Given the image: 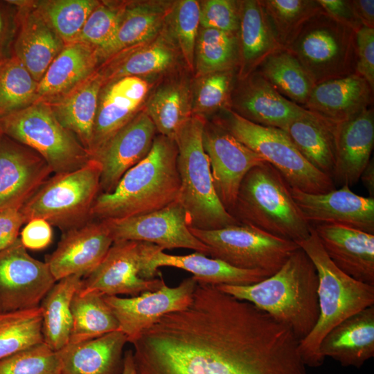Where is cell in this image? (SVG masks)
<instances>
[{
    "instance_id": "cell-1",
    "label": "cell",
    "mask_w": 374,
    "mask_h": 374,
    "mask_svg": "<svg viewBox=\"0 0 374 374\" xmlns=\"http://www.w3.org/2000/svg\"><path fill=\"white\" fill-rule=\"evenodd\" d=\"M137 374H307L299 340L252 303L197 282L133 341Z\"/></svg>"
},
{
    "instance_id": "cell-2",
    "label": "cell",
    "mask_w": 374,
    "mask_h": 374,
    "mask_svg": "<svg viewBox=\"0 0 374 374\" xmlns=\"http://www.w3.org/2000/svg\"><path fill=\"white\" fill-rule=\"evenodd\" d=\"M317 269L299 247L274 274L251 285H215L249 302L291 330L300 341L316 326L319 316Z\"/></svg>"
},
{
    "instance_id": "cell-3",
    "label": "cell",
    "mask_w": 374,
    "mask_h": 374,
    "mask_svg": "<svg viewBox=\"0 0 374 374\" xmlns=\"http://www.w3.org/2000/svg\"><path fill=\"white\" fill-rule=\"evenodd\" d=\"M173 139L155 136L145 158L129 169L114 190L100 193L91 219H121L160 210L178 200L180 180Z\"/></svg>"
},
{
    "instance_id": "cell-4",
    "label": "cell",
    "mask_w": 374,
    "mask_h": 374,
    "mask_svg": "<svg viewBox=\"0 0 374 374\" xmlns=\"http://www.w3.org/2000/svg\"><path fill=\"white\" fill-rule=\"evenodd\" d=\"M317 272L319 316L311 332L299 341L306 366L319 367L324 359L319 346L336 326L361 310L374 305V285L358 281L341 271L329 258L312 226L308 238L298 243Z\"/></svg>"
},
{
    "instance_id": "cell-5",
    "label": "cell",
    "mask_w": 374,
    "mask_h": 374,
    "mask_svg": "<svg viewBox=\"0 0 374 374\" xmlns=\"http://www.w3.org/2000/svg\"><path fill=\"white\" fill-rule=\"evenodd\" d=\"M292 187L271 164L251 168L243 178L231 214L241 224L299 243L312 226L295 202Z\"/></svg>"
},
{
    "instance_id": "cell-6",
    "label": "cell",
    "mask_w": 374,
    "mask_h": 374,
    "mask_svg": "<svg viewBox=\"0 0 374 374\" xmlns=\"http://www.w3.org/2000/svg\"><path fill=\"white\" fill-rule=\"evenodd\" d=\"M206 121L192 114L177 130L178 202L186 211L190 227L214 230L240 224L221 203L215 192L208 158L202 144Z\"/></svg>"
},
{
    "instance_id": "cell-7",
    "label": "cell",
    "mask_w": 374,
    "mask_h": 374,
    "mask_svg": "<svg viewBox=\"0 0 374 374\" xmlns=\"http://www.w3.org/2000/svg\"><path fill=\"white\" fill-rule=\"evenodd\" d=\"M222 114L215 122L274 167L292 188L308 193L335 189L332 179L310 164L283 130L253 123L230 109Z\"/></svg>"
},
{
    "instance_id": "cell-8",
    "label": "cell",
    "mask_w": 374,
    "mask_h": 374,
    "mask_svg": "<svg viewBox=\"0 0 374 374\" xmlns=\"http://www.w3.org/2000/svg\"><path fill=\"white\" fill-rule=\"evenodd\" d=\"M101 170L91 158L78 170L50 177L20 208L26 223L42 218L65 231L91 220L100 194Z\"/></svg>"
},
{
    "instance_id": "cell-9",
    "label": "cell",
    "mask_w": 374,
    "mask_h": 374,
    "mask_svg": "<svg viewBox=\"0 0 374 374\" xmlns=\"http://www.w3.org/2000/svg\"><path fill=\"white\" fill-rule=\"evenodd\" d=\"M3 134L33 149L53 174L78 170L92 158L78 139L57 120L48 104L36 101L0 119Z\"/></svg>"
},
{
    "instance_id": "cell-10",
    "label": "cell",
    "mask_w": 374,
    "mask_h": 374,
    "mask_svg": "<svg viewBox=\"0 0 374 374\" xmlns=\"http://www.w3.org/2000/svg\"><path fill=\"white\" fill-rule=\"evenodd\" d=\"M355 33L322 10L286 49L317 84L356 73Z\"/></svg>"
},
{
    "instance_id": "cell-11",
    "label": "cell",
    "mask_w": 374,
    "mask_h": 374,
    "mask_svg": "<svg viewBox=\"0 0 374 374\" xmlns=\"http://www.w3.org/2000/svg\"><path fill=\"white\" fill-rule=\"evenodd\" d=\"M189 229L208 247L211 258L236 268L262 271L270 275L300 247L294 242L241 223L214 230Z\"/></svg>"
},
{
    "instance_id": "cell-12",
    "label": "cell",
    "mask_w": 374,
    "mask_h": 374,
    "mask_svg": "<svg viewBox=\"0 0 374 374\" xmlns=\"http://www.w3.org/2000/svg\"><path fill=\"white\" fill-rule=\"evenodd\" d=\"M159 249L161 248L145 242H114L101 262L82 278L78 292H96L103 296H135L159 290L166 283L161 274L158 278L149 280L139 276L146 259Z\"/></svg>"
},
{
    "instance_id": "cell-13",
    "label": "cell",
    "mask_w": 374,
    "mask_h": 374,
    "mask_svg": "<svg viewBox=\"0 0 374 374\" xmlns=\"http://www.w3.org/2000/svg\"><path fill=\"white\" fill-rule=\"evenodd\" d=\"M114 242H145L162 250L177 248L208 255V248L190 231L188 215L178 201L149 213L104 220Z\"/></svg>"
},
{
    "instance_id": "cell-14",
    "label": "cell",
    "mask_w": 374,
    "mask_h": 374,
    "mask_svg": "<svg viewBox=\"0 0 374 374\" xmlns=\"http://www.w3.org/2000/svg\"><path fill=\"white\" fill-rule=\"evenodd\" d=\"M55 282L46 262L30 256L19 238L0 251V312L39 306Z\"/></svg>"
},
{
    "instance_id": "cell-15",
    "label": "cell",
    "mask_w": 374,
    "mask_h": 374,
    "mask_svg": "<svg viewBox=\"0 0 374 374\" xmlns=\"http://www.w3.org/2000/svg\"><path fill=\"white\" fill-rule=\"evenodd\" d=\"M202 144L209 160L215 192L231 213L246 174L266 161L217 122L206 121Z\"/></svg>"
},
{
    "instance_id": "cell-16",
    "label": "cell",
    "mask_w": 374,
    "mask_h": 374,
    "mask_svg": "<svg viewBox=\"0 0 374 374\" xmlns=\"http://www.w3.org/2000/svg\"><path fill=\"white\" fill-rule=\"evenodd\" d=\"M197 284V280L191 276L176 287L165 283L156 291L130 298L104 296V299L116 318L120 330L131 343L163 315L187 307L192 301Z\"/></svg>"
},
{
    "instance_id": "cell-17",
    "label": "cell",
    "mask_w": 374,
    "mask_h": 374,
    "mask_svg": "<svg viewBox=\"0 0 374 374\" xmlns=\"http://www.w3.org/2000/svg\"><path fill=\"white\" fill-rule=\"evenodd\" d=\"M113 242L105 220L91 219L65 231L45 262L56 281L72 275L84 278L101 262Z\"/></svg>"
},
{
    "instance_id": "cell-18",
    "label": "cell",
    "mask_w": 374,
    "mask_h": 374,
    "mask_svg": "<svg viewBox=\"0 0 374 374\" xmlns=\"http://www.w3.org/2000/svg\"><path fill=\"white\" fill-rule=\"evenodd\" d=\"M156 132L145 110L139 112L93 155L102 169L100 193L112 192L123 175L147 157Z\"/></svg>"
},
{
    "instance_id": "cell-19",
    "label": "cell",
    "mask_w": 374,
    "mask_h": 374,
    "mask_svg": "<svg viewBox=\"0 0 374 374\" xmlns=\"http://www.w3.org/2000/svg\"><path fill=\"white\" fill-rule=\"evenodd\" d=\"M52 173L37 152L3 134L0 139V211L20 209Z\"/></svg>"
},
{
    "instance_id": "cell-20",
    "label": "cell",
    "mask_w": 374,
    "mask_h": 374,
    "mask_svg": "<svg viewBox=\"0 0 374 374\" xmlns=\"http://www.w3.org/2000/svg\"><path fill=\"white\" fill-rule=\"evenodd\" d=\"M292 197L312 225L332 224L374 234V198L353 193L347 185L325 193L292 188Z\"/></svg>"
},
{
    "instance_id": "cell-21",
    "label": "cell",
    "mask_w": 374,
    "mask_h": 374,
    "mask_svg": "<svg viewBox=\"0 0 374 374\" xmlns=\"http://www.w3.org/2000/svg\"><path fill=\"white\" fill-rule=\"evenodd\" d=\"M233 89L229 109L260 125L285 130L307 112L279 93L256 70Z\"/></svg>"
},
{
    "instance_id": "cell-22",
    "label": "cell",
    "mask_w": 374,
    "mask_h": 374,
    "mask_svg": "<svg viewBox=\"0 0 374 374\" xmlns=\"http://www.w3.org/2000/svg\"><path fill=\"white\" fill-rule=\"evenodd\" d=\"M11 1L18 8L12 55L39 82L65 44L39 12L34 1Z\"/></svg>"
},
{
    "instance_id": "cell-23",
    "label": "cell",
    "mask_w": 374,
    "mask_h": 374,
    "mask_svg": "<svg viewBox=\"0 0 374 374\" xmlns=\"http://www.w3.org/2000/svg\"><path fill=\"white\" fill-rule=\"evenodd\" d=\"M148 91L147 82L137 76L121 78L103 87L93 130L91 157L139 112Z\"/></svg>"
},
{
    "instance_id": "cell-24",
    "label": "cell",
    "mask_w": 374,
    "mask_h": 374,
    "mask_svg": "<svg viewBox=\"0 0 374 374\" xmlns=\"http://www.w3.org/2000/svg\"><path fill=\"white\" fill-rule=\"evenodd\" d=\"M312 226L337 267L358 281L374 285V234L332 224Z\"/></svg>"
},
{
    "instance_id": "cell-25",
    "label": "cell",
    "mask_w": 374,
    "mask_h": 374,
    "mask_svg": "<svg viewBox=\"0 0 374 374\" xmlns=\"http://www.w3.org/2000/svg\"><path fill=\"white\" fill-rule=\"evenodd\" d=\"M373 91L355 73L315 84L303 108L336 125L372 107Z\"/></svg>"
},
{
    "instance_id": "cell-26",
    "label": "cell",
    "mask_w": 374,
    "mask_h": 374,
    "mask_svg": "<svg viewBox=\"0 0 374 374\" xmlns=\"http://www.w3.org/2000/svg\"><path fill=\"white\" fill-rule=\"evenodd\" d=\"M335 159L332 179L349 187L359 180L374 145V109L364 110L336 125Z\"/></svg>"
},
{
    "instance_id": "cell-27",
    "label": "cell",
    "mask_w": 374,
    "mask_h": 374,
    "mask_svg": "<svg viewBox=\"0 0 374 374\" xmlns=\"http://www.w3.org/2000/svg\"><path fill=\"white\" fill-rule=\"evenodd\" d=\"M161 267L181 269L191 273L198 282L213 285H251L271 276L262 271L236 268L199 252L177 256L166 253L161 249L154 251L145 262L139 276L145 280L154 278Z\"/></svg>"
},
{
    "instance_id": "cell-28",
    "label": "cell",
    "mask_w": 374,
    "mask_h": 374,
    "mask_svg": "<svg viewBox=\"0 0 374 374\" xmlns=\"http://www.w3.org/2000/svg\"><path fill=\"white\" fill-rule=\"evenodd\" d=\"M319 353L342 366L362 367L374 356V305L344 320L323 339Z\"/></svg>"
},
{
    "instance_id": "cell-29",
    "label": "cell",
    "mask_w": 374,
    "mask_h": 374,
    "mask_svg": "<svg viewBox=\"0 0 374 374\" xmlns=\"http://www.w3.org/2000/svg\"><path fill=\"white\" fill-rule=\"evenodd\" d=\"M128 342L121 330L75 344L57 351L61 374H121L123 348Z\"/></svg>"
},
{
    "instance_id": "cell-30",
    "label": "cell",
    "mask_w": 374,
    "mask_h": 374,
    "mask_svg": "<svg viewBox=\"0 0 374 374\" xmlns=\"http://www.w3.org/2000/svg\"><path fill=\"white\" fill-rule=\"evenodd\" d=\"M104 84L96 69L66 93L46 103L59 123L73 134L89 153L98 97Z\"/></svg>"
},
{
    "instance_id": "cell-31",
    "label": "cell",
    "mask_w": 374,
    "mask_h": 374,
    "mask_svg": "<svg viewBox=\"0 0 374 374\" xmlns=\"http://www.w3.org/2000/svg\"><path fill=\"white\" fill-rule=\"evenodd\" d=\"M100 60L98 49L73 42L64 45L38 82L37 100L51 102L89 76Z\"/></svg>"
},
{
    "instance_id": "cell-32",
    "label": "cell",
    "mask_w": 374,
    "mask_h": 374,
    "mask_svg": "<svg viewBox=\"0 0 374 374\" xmlns=\"http://www.w3.org/2000/svg\"><path fill=\"white\" fill-rule=\"evenodd\" d=\"M239 79L257 70L270 55L281 49L260 1H240Z\"/></svg>"
},
{
    "instance_id": "cell-33",
    "label": "cell",
    "mask_w": 374,
    "mask_h": 374,
    "mask_svg": "<svg viewBox=\"0 0 374 374\" xmlns=\"http://www.w3.org/2000/svg\"><path fill=\"white\" fill-rule=\"evenodd\" d=\"M335 126L307 110L283 130L303 157L331 179L335 159Z\"/></svg>"
},
{
    "instance_id": "cell-34",
    "label": "cell",
    "mask_w": 374,
    "mask_h": 374,
    "mask_svg": "<svg viewBox=\"0 0 374 374\" xmlns=\"http://www.w3.org/2000/svg\"><path fill=\"white\" fill-rule=\"evenodd\" d=\"M82 279L72 275L56 281L39 304L44 342L55 351L69 344L72 328L71 301Z\"/></svg>"
},
{
    "instance_id": "cell-35",
    "label": "cell",
    "mask_w": 374,
    "mask_h": 374,
    "mask_svg": "<svg viewBox=\"0 0 374 374\" xmlns=\"http://www.w3.org/2000/svg\"><path fill=\"white\" fill-rule=\"evenodd\" d=\"M166 14L165 4L161 3L126 4L114 37L99 53L100 60L150 40L158 33Z\"/></svg>"
},
{
    "instance_id": "cell-36",
    "label": "cell",
    "mask_w": 374,
    "mask_h": 374,
    "mask_svg": "<svg viewBox=\"0 0 374 374\" xmlns=\"http://www.w3.org/2000/svg\"><path fill=\"white\" fill-rule=\"evenodd\" d=\"M257 71L279 93L303 107L315 85L301 64L287 49L281 48L270 55Z\"/></svg>"
},
{
    "instance_id": "cell-37",
    "label": "cell",
    "mask_w": 374,
    "mask_h": 374,
    "mask_svg": "<svg viewBox=\"0 0 374 374\" xmlns=\"http://www.w3.org/2000/svg\"><path fill=\"white\" fill-rule=\"evenodd\" d=\"M110 57V62L97 68L105 84L127 76L141 78L163 71L172 65L175 54L168 45L157 42L135 51L132 48L125 49Z\"/></svg>"
},
{
    "instance_id": "cell-38",
    "label": "cell",
    "mask_w": 374,
    "mask_h": 374,
    "mask_svg": "<svg viewBox=\"0 0 374 374\" xmlns=\"http://www.w3.org/2000/svg\"><path fill=\"white\" fill-rule=\"evenodd\" d=\"M72 328L69 344L90 340L120 330L119 323L106 303L104 296L96 292L74 295L71 305Z\"/></svg>"
},
{
    "instance_id": "cell-39",
    "label": "cell",
    "mask_w": 374,
    "mask_h": 374,
    "mask_svg": "<svg viewBox=\"0 0 374 374\" xmlns=\"http://www.w3.org/2000/svg\"><path fill=\"white\" fill-rule=\"evenodd\" d=\"M145 112L160 135L174 139L178 128L192 116L188 85L172 82L160 87L150 98Z\"/></svg>"
},
{
    "instance_id": "cell-40",
    "label": "cell",
    "mask_w": 374,
    "mask_h": 374,
    "mask_svg": "<svg viewBox=\"0 0 374 374\" xmlns=\"http://www.w3.org/2000/svg\"><path fill=\"white\" fill-rule=\"evenodd\" d=\"M195 56L197 74L201 76L236 69L240 64L238 33L202 28Z\"/></svg>"
},
{
    "instance_id": "cell-41",
    "label": "cell",
    "mask_w": 374,
    "mask_h": 374,
    "mask_svg": "<svg viewBox=\"0 0 374 374\" xmlns=\"http://www.w3.org/2000/svg\"><path fill=\"white\" fill-rule=\"evenodd\" d=\"M273 33L282 48H287L305 24L323 10L317 0H262Z\"/></svg>"
},
{
    "instance_id": "cell-42",
    "label": "cell",
    "mask_w": 374,
    "mask_h": 374,
    "mask_svg": "<svg viewBox=\"0 0 374 374\" xmlns=\"http://www.w3.org/2000/svg\"><path fill=\"white\" fill-rule=\"evenodd\" d=\"M42 342L39 306L0 312V360Z\"/></svg>"
},
{
    "instance_id": "cell-43",
    "label": "cell",
    "mask_w": 374,
    "mask_h": 374,
    "mask_svg": "<svg viewBox=\"0 0 374 374\" xmlns=\"http://www.w3.org/2000/svg\"><path fill=\"white\" fill-rule=\"evenodd\" d=\"M38 82L15 56L0 64V119L37 100Z\"/></svg>"
},
{
    "instance_id": "cell-44",
    "label": "cell",
    "mask_w": 374,
    "mask_h": 374,
    "mask_svg": "<svg viewBox=\"0 0 374 374\" xmlns=\"http://www.w3.org/2000/svg\"><path fill=\"white\" fill-rule=\"evenodd\" d=\"M34 3L46 21L66 44L76 40L99 1L47 0L34 1Z\"/></svg>"
},
{
    "instance_id": "cell-45",
    "label": "cell",
    "mask_w": 374,
    "mask_h": 374,
    "mask_svg": "<svg viewBox=\"0 0 374 374\" xmlns=\"http://www.w3.org/2000/svg\"><path fill=\"white\" fill-rule=\"evenodd\" d=\"M235 75V69L202 76L191 98L192 114L194 113L203 116L218 110L229 109Z\"/></svg>"
},
{
    "instance_id": "cell-46",
    "label": "cell",
    "mask_w": 374,
    "mask_h": 374,
    "mask_svg": "<svg viewBox=\"0 0 374 374\" xmlns=\"http://www.w3.org/2000/svg\"><path fill=\"white\" fill-rule=\"evenodd\" d=\"M125 6V3L99 1L75 42L96 48L99 54L114 37Z\"/></svg>"
},
{
    "instance_id": "cell-47",
    "label": "cell",
    "mask_w": 374,
    "mask_h": 374,
    "mask_svg": "<svg viewBox=\"0 0 374 374\" xmlns=\"http://www.w3.org/2000/svg\"><path fill=\"white\" fill-rule=\"evenodd\" d=\"M57 351L44 342L0 360V374H61Z\"/></svg>"
},
{
    "instance_id": "cell-48",
    "label": "cell",
    "mask_w": 374,
    "mask_h": 374,
    "mask_svg": "<svg viewBox=\"0 0 374 374\" xmlns=\"http://www.w3.org/2000/svg\"><path fill=\"white\" fill-rule=\"evenodd\" d=\"M173 30L184 61L190 69L195 64V46L199 25V3L180 1L173 13Z\"/></svg>"
},
{
    "instance_id": "cell-49",
    "label": "cell",
    "mask_w": 374,
    "mask_h": 374,
    "mask_svg": "<svg viewBox=\"0 0 374 374\" xmlns=\"http://www.w3.org/2000/svg\"><path fill=\"white\" fill-rule=\"evenodd\" d=\"M199 24L211 28L238 33L240 1L207 0L199 3Z\"/></svg>"
},
{
    "instance_id": "cell-50",
    "label": "cell",
    "mask_w": 374,
    "mask_h": 374,
    "mask_svg": "<svg viewBox=\"0 0 374 374\" xmlns=\"http://www.w3.org/2000/svg\"><path fill=\"white\" fill-rule=\"evenodd\" d=\"M356 73L374 90V28L362 26L355 33Z\"/></svg>"
},
{
    "instance_id": "cell-51",
    "label": "cell",
    "mask_w": 374,
    "mask_h": 374,
    "mask_svg": "<svg viewBox=\"0 0 374 374\" xmlns=\"http://www.w3.org/2000/svg\"><path fill=\"white\" fill-rule=\"evenodd\" d=\"M18 8L11 1H0V62L12 56L17 30Z\"/></svg>"
},
{
    "instance_id": "cell-52",
    "label": "cell",
    "mask_w": 374,
    "mask_h": 374,
    "mask_svg": "<svg viewBox=\"0 0 374 374\" xmlns=\"http://www.w3.org/2000/svg\"><path fill=\"white\" fill-rule=\"evenodd\" d=\"M19 239L26 249H45L53 239L51 225L42 218L32 219L26 223L20 233Z\"/></svg>"
},
{
    "instance_id": "cell-53",
    "label": "cell",
    "mask_w": 374,
    "mask_h": 374,
    "mask_svg": "<svg viewBox=\"0 0 374 374\" xmlns=\"http://www.w3.org/2000/svg\"><path fill=\"white\" fill-rule=\"evenodd\" d=\"M317 1L323 11L337 22L355 32L363 26L354 12L350 1L317 0Z\"/></svg>"
},
{
    "instance_id": "cell-54",
    "label": "cell",
    "mask_w": 374,
    "mask_h": 374,
    "mask_svg": "<svg viewBox=\"0 0 374 374\" xmlns=\"http://www.w3.org/2000/svg\"><path fill=\"white\" fill-rule=\"evenodd\" d=\"M25 219L18 208L0 211V251L12 244L19 237L21 226Z\"/></svg>"
},
{
    "instance_id": "cell-55",
    "label": "cell",
    "mask_w": 374,
    "mask_h": 374,
    "mask_svg": "<svg viewBox=\"0 0 374 374\" xmlns=\"http://www.w3.org/2000/svg\"><path fill=\"white\" fill-rule=\"evenodd\" d=\"M354 12L363 26L374 28V1H350Z\"/></svg>"
},
{
    "instance_id": "cell-56",
    "label": "cell",
    "mask_w": 374,
    "mask_h": 374,
    "mask_svg": "<svg viewBox=\"0 0 374 374\" xmlns=\"http://www.w3.org/2000/svg\"><path fill=\"white\" fill-rule=\"evenodd\" d=\"M359 179L368 192L369 197L374 198V161L371 159L362 172Z\"/></svg>"
},
{
    "instance_id": "cell-57",
    "label": "cell",
    "mask_w": 374,
    "mask_h": 374,
    "mask_svg": "<svg viewBox=\"0 0 374 374\" xmlns=\"http://www.w3.org/2000/svg\"><path fill=\"white\" fill-rule=\"evenodd\" d=\"M121 374H137L132 349L126 350L123 356V368Z\"/></svg>"
},
{
    "instance_id": "cell-58",
    "label": "cell",
    "mask_w": 374,
    "mask_h": 374,
    "mask_svg": "<svg viewBox=\"0 0 374 374\" xmlns=\"http://www.w3.org/2000/svg\"><path fill=\"white\" fill-rule=\"evenodd\" d=\"M3 132H2L1 130V127H0V139L1 138V136H3Z\"/></svg>"
},
{
    "instance_id": "cell-59",
    "label": "cell",
    "mask_w": 374,
    "mask_h": 374,
    "mask_svg": "<svg viewBox=\"0 0 374 374\" xmlns=\"http://www.w3.org/2000/svg\"><path fill=\"white\" fill-rule=\"evenodd\" d=\"M2 62H3V61H2ZM2 62H0V64H1Z\"/></svg>"
}]
</instances>
